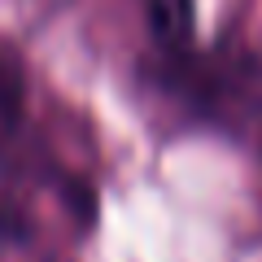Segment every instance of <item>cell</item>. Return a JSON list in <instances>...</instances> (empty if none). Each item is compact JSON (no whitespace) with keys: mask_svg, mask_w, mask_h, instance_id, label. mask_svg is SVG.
Returning a JSON list of instances; mask_svg holds the SVG:
<instances>
[{"mask_svg":"<svg viewBox=\"0 0 262 262\" xmlns=\"http://www.w3.org/2000/svg\"><path fill=\"white\" fill-rule=\"evenodd\" d=\"M44 5H61V0H44Z\"/></svg>","mask_w":262,"mask_h":262,"instance_id":"7a4b0ae2","label":"cell"},{"mask_svg":"<svg viewBox=\"0 0 262 262\" xmlns=\"http://www.w3.org/2000/svg\"><path fill=\"white\" fill-rule=\"evenodd\" d=\"M153 79L196 122H210L219 131H249L262 122V53H253L249 44L188 39L158 48Z\"/></svg>","mask_w":262,"mask_h":262,"instance_id":"6da1fadb","label":"cell"}]
</instances>
